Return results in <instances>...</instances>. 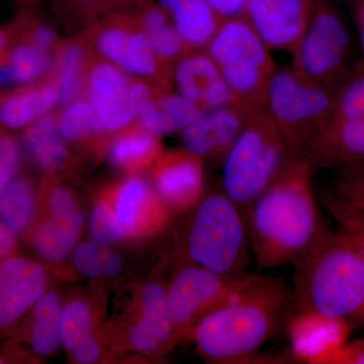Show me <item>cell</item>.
Wrapping results in <instances>:
<instances>
[{
  "label": "cell",
  "mask_w": 364,
  "mask_h": 364,
  "mask_svg": "<svg viewBox=\"0 0 364 364\" xmlns=\"http://www.w3.org/2000/svg\"><path fill=\"white\" fill-rule=\"evenodd\" d=\"M334 193L352 208L364 213V172L358 176H343Z\"/></svg>",
  "instance_id": "39"
},
{
  "label": "cell",
  "mask_w": 364,
  "mask_h": 364,
  "mask_svg": "<svg viewBox=\"0 0 364 364\" xmlns=\"http://www.w3.org/2000/svg\"><path fill=\"white\" fill-rule=\"evenodd\" d=\"M23 160L21 144L13 131L0 127V189L18 176Z\"/></svg>",
  "instance_id": "38"
},
{
  "label": "cell",
  "mask_w": 364,
  "mask_h": 364,
  "mask_svg": "<svg viewBox=\"0 0 364 364\" xmlns=\"http://www.w3.org/2000/svg\"><path fill=\"white\" fill-rule=\"evenodd\" d=\"M37 193L28 177L16 176L0 189V219L16 236L25 237L32 226Z\"/></svg>",
  "instance_id": "32"
},
{
  "label": "cell",
  "mask_w": 364,
  "mask_h": 364,
  "mask_svg": "<svg viewBox=\"0 0 364 364\" xmlns=\"http://www.w3.org/2000/svg\"><path fill=\"white\" fill-rule=\"evenodd\" d=\"M48 282L47 270L37 261L18 253L0 258V337L14 334Z\"/></svg>",
  "instance_id": "16"
},
{
  "label": "cell",
  "mask_w": 364,
  "mask_h": 364,
  "mask_svg": "<svg viewBox=\"0 0 364 364\" xmlns=\"http://www.w3.org/2000/svg\"><path fill=\"white\" fill-rule=\"evenodd\" d=\"M165 91L169 90L131 75L90 50L85 97L112 136L128 128L148 102Z\"/></svg>",
  "instance_id": "12"
},
{
  "label": "cell",
  "mask_w": 364,
  "mask_h": 364,
  "mask_svg": "<svg viewBox=\"0 0 364 364\" xmlns=\"http://www.w3.org/2000/svg\"><path fill=\"white\" fill-rule=\"evenodd\" d=\"M291 301L284 280L265 275L240 298L205 316L193 329L191 341L208 363H254Z\"/></svg>",
  "instance_id": "2"
},
{
  "label": "cell",
  "mask_w": 364,
  "mask_h": 364,
  "mask_svg": "<svg viewBox=\"0 0 364 364\" xmlns=\"http://www.w3.org/2000/svg\"><path fill=\"white\" fill-rule=\"evenodd\" d=\"M167 284V304L178 342L191 341L196 324L264 279L260 273L226 275L181 261Z\"/></svg>",
  "instance_id": "8"
},
{
  "label": "cell",
  "mask_w": 364,
  "mask_h": 364,
  "mask_svg": "<svg viewBox=\"0 0 364 364\" xmlns=\"http://www.w3.org/2000/svg\"><path fill=\"white\" fill-rule=\"evenodd\" d=\"M21 144L46 173H72L77 167V159L59 130L56 112H50L23 129Z\"/></svg>",
  "instance_id": "24"
},
{
  "label": "cell",
  "mask_w": 364,
  "mask_h": 364,
  "mask_svg": "<svg viewBox=\"0 0 364 364\" xmlns=\"http://www.w3.org/2000/svg\"><path fill=\"white\" fill-rule=\"evenodd\" d=\"M133 320L127 328V343L138 353L162 358L178 343L162 277H153L141 287Z\"/></svg>",
  "instance_id": "15"
},
{
  "label": "cell",
  "mask_w": 364,
  "mask_h": 364,
  "mask_svg": "<svg viewBox=\"0 0 364 364\" xmlns=\"http://www.w3.org/2000/svg\"><path fill=\"white\" fill-rule=\"evenodd\" d=\"M14 350L11 351H0V364L1 363H11V360H16L18 356L14 355Z\"/></svg>",
  "instance_id": "46"
},
{
  "label": "cell",
  "mask_w": 364,
  "mask_h": 364,
  "mask_svg": "<svg viewBox=\"0 0 364 364\" xmlns=\"http://www.w3.org/2000/svg\"><path fill=\"white\" fill-rule=\"evenodd\" d=\"M203 50L221 72L231 104L248 116L265 107L274 63L269 47L249 23L245 14L225 18Z\"/></svg>",
  "instance_id": "5"
},
{
  "label": "cell",
  "mask_w": 364,
  "mask_h": 364,
  "mask_svg": "<svg viewBox=\"0 0 364 364\" xmlns=\"http://www.w3.org/2000/svg\"><path fill=\"white\" fill-rule=\"evenodd\" d=\"M294 313L358 318L364 310V262L351 242L328 231L294 264Z\"/></svg>",
  "instance_id": "3"
},
{
  "label": "cell",
  "mask_w": 364,
  "mask_h": 364,
  "mask_svg": "<svg viewBox=\"0 0 364 364\" xmlns=\"http://www.w3.org/2000/svg\"><path fill=\"white\" fill-rule=\"evenodd\" d=\"M61 345L75 363H95L102 358L97 313L85 299L73 298L63 306L60 325Z\"/></svg>",
  "instance_id": "25"
},
{
  "label": "cell",
  "mask_w": 364,
  "mask_h": 364,
  "mask_svg": "<svg viewBox=\"0 0 364 364\" xmlns=\"http://www.w3.org/2000/svg\"><path fill=\"white\" fill-rule=\"evenodd\" d=\"M45 0H13L16 11L26 9H39Z\"/></svg>",
  "instance_id": "44"
},
{
  "label": "cell",
  "mask_w": 364,
  "mask_h": 364,
  "mask_svg": "<svg viewBox=\"0 0 364 364\" xmlns=\"http://www.w3.org/2000/svg\"><path fill=\"white\" fill-rule=\"evenodd\" d=\"M132 9L153 51L165 66L173 70L179 60L195 51L183 40L168 14L155 0H136L132 4Z\"/></svg>",
  "instance_id": "26"
},
{
  "label": "cell",
  "mask_w": 364,
  "mask_h": 364,
  "mask_svg": "<svg viewBox=\"0 0 364 364\" xmlns=\"http://www.w3.org/2000/svg\"><path fill=\"white\" fill-rule=\"evenodd\" d=\"M208 2L223 18H229L245 13L247 0H208Z\"/></svg>",
  "instance_id": "41"
},
{
  "label": "cell",
  "mask_w": 364,
  "mask_h": 364,
  "mask_svg": "<svg viewBox=\"0 0 364 364\" xmlns=\"http://www.w3.org/2000/svg\"><path fill=\"white\" fill-rule=\"evenodd\" d=\"M316 0H247L245 16L269 48L291 51L305 30Z\"/></svg>",
  "instance_id": "19"
},
{
  "label": "cell",
  "mask_w": 364,
  "mask_h": 364,
  "mask_svg": "<svg viewBox=\"0 0 364 364\" xmlns=\"http://www.w3.org/2000/svg\"><path fill=\"white\" fill-rule=\"evenodd\" d=\"M291 68L316 85L336 91L351 68L350 33L325 2H315L301 37L289 51Z\"/></svg>",
  "instance_id": "11"
},
{
  "label": "cell",
  "mask_w": 364,
  "mask_h": 364,
  "mask_svg": "<svg viewBox=\"0 0 364 364\" xmlns=\"http://www.w3.org/2000/svg\"><path fill=\"white\" fill-rule=\"evenodd\" d=\"M83 224L85 215L75 196L60 181L58 174L46 173L26 241L46 262L61 263L77 245Z\"/></svg>",
  "instance_id": "13"
},
{
  "label": "cell",
  "mask_w": 364,
  "mask_h": 364,
  "mask_svg": "<svg viewBox=\"0 0 364 364\" xmlns=\"http://www.w3.org/2000/svg\"><path fill=\"white\" fill-rule=\"evenodd\" d=\"M202 112L196 102L169 90L151 100L135 122L144 130L161 136L183 130Z\"/></svg>",
  "instance_id": "31"
},
{
  "label": "cell",
  "mask_w": 364,
  "mask_h": 364,
  "mask_svg": "<svg viewBox=\"0 0 364 364\" xmlns=\"http://www.w3.org/2000/svg\"><path fill=\"white\" fill-rule=\"evenodd\" d=\"M358 26L360 36L361 46L364 53V0H361L358 9Z\"/></svg>",
  "instance_id": "45"
},
{
  "label": "cell",
  "mask_w": 364,
  "mask_h": 364,
  "mask_svg": "<svg viewBox=\"0 0 364 364\" xmlns=\"http://www.w3.org/2000/svg\"><path fill=\"white\" fill-rule=\"evenodd\" d=\"M320 364H364V341L348 342L322 358Z\"/></svg>",
  "instance_id": "40"
},
{
  "label": "cell",
  "mask_w": 364,
  "mask_h": 364,
  "mask_svg": "<svg viewBox=\"0 0 364 364\" xmlns=\"http://www.w3.org/2000/svg\"><path fill=\"white\" fill-rule=\"evenodd\" d=\"M72 260L76 269L86 279H95L102 275L114 279L122 270L121 257L111 244L93 239L77 244L72 252Z\"/></svg>",
  "instance_id": "34"
},
{
  "label": "cell",
  "mask_w": 364,
  "mask_h": 364,
  "mask_svg": "<svg viewBox=\"0 0 364 364\" xmlns=\"http://www.w3.org/2000/svg\"><path fill=\"white\" fill-rule=\"evenodd\" d=\"M56 117L62 136L80 154L95 161L107 154L112 135L87 98L82 97L63 105L56 112Z\"/></svg>",
  "instance_id": "23"
},
{
  "label": "cell",
  "mask_w": 364,
  "mask_h": 364,
  "mask_svg": "<svg viewBox=\"0 0 364 364\" xmlns=\"http://www.w3.org/2000/svg\"><path fill=\"white\" fill-rule=\"evenodd\" d=\"M351 330L348 318L314 312L293 313L287 324L289 354L296 363L320 364L327 354L348 341Z\"/></svg>",
  "instance_id": "20"
},
{
  "label": "cell",
  "mask_w": 364,
  "mask_h": 364,
  "mask_svg": "<svg viewBox=\"0 0 364 364\" xmlns=\"http://www.w3.org/2000/svg\"><path fill=\"white\" fill-rule=\"evenodd\" d=\"M314 169H339L344 176L364 172V61L351 66L335 95L331 119L313 157Z\"/></svg>",
  "instance_id": "10"
},
{
  "label": "cell",
  "mask_w": 364,
  "mask_h": 364,
  "mask_svg": "<svg viewBox=\"0 0 364 364\" xmlns=\"http://www.w3.org/2000/svg\"><path fill=\"white\" fill-rule=\"evenodd\" d=\"M79 38L91 52L131 75L172 90L173 70L158 59L131 6L95 18Z\"/></svg>",
  "instance_id": "9"
},
{
  "label": "cell",
  "mask_w": 364,
  "mask_h": 364,
  "mask_svg": "<svg viewBox=\"0 0 364 364\" xmlns=\"http://www.w3.org/2000/svg\"><path fill=\"white\" fill-rule=\"evenodd\" d=\"M88 228L91 239L102 243H114L126 237L111 203L102 193L91 212Z\"/></svg>",
  "instance_id": "37"
},
{
  "label": "cell",
  "mask_w": 364,
  "mask_h": 364,
  "mask_svg": "<svg viewBox=\"0 0 364 364\" xmlns=\"http://www.w3.org/2000/svg\"><path fill=\"white\" fill-rule=\"evenodd\" d=\"M335 95L336 91L316 85L291 67L275 70L265 109L294 159L312 164L318 141L334 111Z\"/></svg>",
  "instance_id": "7"
},
{
  "label": "cell",
  "mask_w": 364,
  "mask_h": 364,
  "mask_svg": "<svg viewBox=\"0 0 364 364\" xmlns=\"http://www.w3.org/2000/svg\"><path fill=\"white\" fill-rule=\"evenodd\" d=\"M149 171L153 188L170 214L191 212L207 193L203 160L186 149L164 151Z\"/></svg>",
  "instance_id": "17"
},
{
  "label": "cell",
  "mask_w": 364,
  "mask_h": 364,
  "mask_svg": "<svg viewBox=\"0 0 364 364\" xmlns=\"http://www.w3.org/2000/svg\"><path fill=\"white\" fill-rule=\"evenodd\" d=\"M191 212L181 261L221 274L246 272L251 247L246 213L222 188L205 193Z\"/></svg>",
  "instance_id": "4"
},
{
  "label": "cell",
  "mask_w": 364,
  "mask_h": 364,
  "mask_svg": "<svg viewBox=\"0 0 364 364\" xmlns=\"http://www.w3.org/2000/svg\"><path fill=\"white\" fill-rule=\"evenodd\" d=\"M18 236L0 219V258L18 253Z\"/></svg>",
  "instance_id": "42"
},
{
  "label": "cell",
  "mask_w": 364,
  "mask_h": 364,
  "mask_svg": "<svg viewBox=\"0 0 364 364\" xmlns=\"http://www.w3.org/2000/svg\"><path fill=\"white\" fill-rule=\"evenodd\" d=\"M111 203L124 235L130 239H148L161 233L168 225L170 212L152 183L130 174L102 191Z\"/></svg>",
  "instance_id": "14"
},
{
  "label": "cell",
  "mask_w": 364,
  "mask_h": 364,
  "mask_svg": "<svg viewBox=\"0 0 364 364\" xmlns=\"http://www.w3.org/2000/svg\"><path fill=\"white\" fill-rule=\"evenodd\" d=\"M14 43V31L11 21L0 23V68L6 65L9 50Z\"/></svg>",
  "instance_id": "43"
},
{
  "label": "cell",
  "mask_w": 364,
  "mask_h": 364,
  "mask_svg": "<svg viewBox=\"0 0 364 364\" xmlns=\"http://www.w3.org/2000/svg\"><path fill=\"white\" fill-rule=\"evenodd\" d=\"M173 85L179 95L196 102L203 112L231 104L221 72L203 49L191 52L177 62Z\"/></svg>",
  "instance_id": "22"
},
{
  "label": "cell",
  "mask_w": 364,
  "mask_h": 364,
  "mask_svg": "<svg viewBox=\"0 0 364 364\" xmlns=\"http://www.w3.org/2000/svg\"><path fill=\"white\" fill-rule=\"evenodd\" d=\"M53 14L68 30H82L95 18L136 0H49Z\"/></svg>",
  "instance_id": "35"
},
{
  "label": "cell",
  "mask_w": 364,
  "mask_h": 364,
  "mask_svg": "<svg viewBox=\"0 0 364 364\" xmlns=\"http://www.w3.org/2000/svg\"><path fill=\"white\" fill-rule=\"evenodd\" d=\"M52 63L51 53L32 43L14 40L6 66L11 75V83L16 86L28 85L44 77L51 69Z\"/></svg>",
  "instance_id": "33"
},
{
  "label": "cell",
  "mask_w": 364,
  "mask_h": 364,
  "mask_svg": "<svg viewBox=\"0 0 364 364\" xmlns=\"http://www.w3.org/2000/svg\"><path fill=\"white\" fill-rule=\"evenodd\" d=\"M247 119L248 114L233 104L203 111L182 130L183 149L203 161L223 162Z\"/></svg>",
  "instance_id": "18"
},
{
  "label": "cell",
  "mask_w": 364,
  "mask_h": 364,
  "mask_svg": "<svg viewBox=\"0 0 364 364\" xmlns=\"http://www.w3.org/2000/svg\"><path fill=\"white\" fill-rule=\"evenodd\" d=\"M62 310L63 306L60 294L46 291L28 313L21 337L38 355H52L61 345Z\"/></svg>",
  "instance_id": "30"
},
{
  "label": "cell",
  "mask_w": 364,
  "mask_h": 364,
  "mask_svg": "<svg viewBox=\"0 0 364 364\" xmlns=\"http://www.w3.org/2000/svg\"><path fill=\"white\" fill-rule=\"evenodd\" d=\"M173 21L183 40L193 49H203L225 18L208 0H155Z\"/></svg>",
  "instance_id": "28"
},
{
  "label": "cell",
  "mask_w": 364,
  "mask_h": 364,
  "mask_svg": "<svg viewBox=\"0 0 364 364\" xmlns=\"http://www.w3.org/2000/svg\"><path fill=\"white\" fill-rule=\"evenodd\" d=\"M163 152L160 136L144 130L136 122L114 134L107 150L112 164L129 174L149 169Z\"/></svg>",
  "instance_id": "29"
},
{
  "label": "cell",
  "mask_w": 364,
  "mask_h": 364,
  "mask_svg": "<svg viewBox=\"0 0 364 364\" xmlns=\"http://www.w3.org/2000/svg\"><path fill=\"white\" fill-rule=\"evenodd\" d=\"M61 104L54 79L46 74L28 85L0 90V127L9 131L23 130Z\"/></svg>",
  "instance_id": "21"
},
{
  "label": "cell",
  "mask_w": 364,
  "mask_h": 364,
  "mask_svg": "<svg viewBox=\"0 0 364 364\" xmlns=\"http://www.w3.org/2000/svg\"><path fill=\"white\" fill-rule=\"evenodd\" d=\"M320 203L336 222L338 232L351 242L364 262V213L352 208L334 193L321 196Z\"/></svg>",
  "instance_id": "36"
},
{
  "label": "cell",
  "mask_w": 364,
  "mask_h": 364,
  "mask_svg": "<svg viewBox=\"0 0 364 364\" xmlns=\"http://www.w3.org/2000/svg\"><path fill=\"white\" fill-rule=\"evenodd\" d=\"M314 171L306 160L291 159L249 208L251 248L260 269L294 265L329 231L314 193Z\"/></svg>",
  "instance_id": "1"
},
{
  "label": "cell",
  "mask_w": 364,
  "mask_h": 364,
  "mask_svg": "<svg viewBox=\"0 0 364 364\" xmlns=\"http://www.w3.org/2000/svg\"><path fill=\"white\" fill-rule=\"evenodd\" d=\"M90 50L80 38H62L53 53V63L48 74L58 85L63 107L85 97Z\"/></svg>",
  "instance_id": "27"
},
{
  "label": "cell",
  "mask_w": 364,
  "mask_h": 364,
  "mask_svg": "<svg viewBox=\"0 0 364 364\" xmlns=\"http://www.w3.org/2000/svg\"><path fill=\"white\" fill-rule=\"evenodd\" d=\"M294 159L265 107L251 112L223 161L222 189L246 213Z\"/></svg>",
  "instance_id": "6"
},
{
  "label": "cell",
  "mask_w": 364,
  "mask_h": 364,
  "mask_svg": "<svg viewBox=\"0 0 364 364\" xmlns=\"http://www.w3.org/2000/svg\"><path fill=\"white\" fill-rule=\"evenodd\" d=\"M356 320L359 321V322H360L361 324L364 326V310L363 311V313H361L360 315L358 316Z\"/></svg>",
  "instance_id": "47"
}]
</instances>
